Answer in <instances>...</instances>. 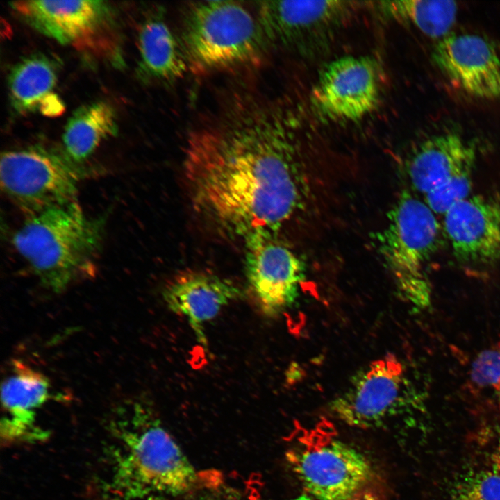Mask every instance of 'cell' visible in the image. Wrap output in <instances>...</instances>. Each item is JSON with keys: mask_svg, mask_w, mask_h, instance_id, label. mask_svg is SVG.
<instances>
[{"mask_svg": "<svg viewBox=\"0 0 500 500\" xmlns=\"http://www.w3.org/2000/svg\"><path fill=\"white\" fill-rule=\"evenodd\" d=\"M301 128L282 103L233 95L186 142L183 176L196 212L246 246L272 239L306 197Z\"/></svg>", "mask_w": 500, "mask_h": 500, "instance_id": "6da1fadb", "label": "cell"}, {"mask_svg": "<svg viewBox=\"0 0 500 500\" xmlns=\"http://www.w3.org/2000/svg\"><path fill=\"white\" fill-rule=\"evenodd\" d=\"M476 156L472 142L456 133H441L414 147L406 171L412 188L424 197L452 178L472 172Z\"/></svg>", "mask_w": 500, "mask_h": 500, "instance_id": "2e32d148", "label": "cell"}, {"mask_svg": "<svg viewBox=\"0 0 500 500\" xmlns=\"http://www.w3.org/2000/svg\"><path fill=\"white\" fill-rule=\"evenodd\" d=\"M492 462L494 467V469L500 472V438L492 454Z\"/></svg>", "mask_w": 500, "mask_h": 500, "instance_id": "d4e9b609", "label": "cell"}, {"mask_svg": "<svg viewBox=\"0 0 500 500\" xmlns=\"http://www.w3.org/2000/svg\"><path fill=\"white\" fill-rule=\"evenodd\" d=\"M140 69L151 79L172 82L181 78L188 63L182 46L162 14H153L142 24L138 35Z\"/></svg>", "mask_w": 500, "mask_h": 500, "instance_id": "ac0fdd59", "label": "cell"}, {"mask_svg": "<svg viewBox=\"0 0 500 500\" xmlns=\"http://www.w3.org/2000/svg\"><path fill=\"white\" fill-rule=\"evenodd\" d=\"M432 60L456 86L485 99H500V57L493 43L474 33L448 34L434 45Z\"/></svg>", "mask_w": 500, "mask_h": 500, "instance_id": "4fadbf2b", "label": "cell"}, {"mask_svg": "<svg viewBox=\"0 0 500 500\" xmlns=\"http://www.w3.org/2000/svg\"><path fill=\"white\" fill-rule=\"evenodd\" d=\"M361 2L350 1H265L257 16L268 44L306 58L326 51Z\"/></svg>", "mask_w": 500, "mask_h": 500, "instance_id": "ba28073f", "label": "cell"}, {"mask_svg": "<svg viewBox=\"0 0 500 500\" xmlns=\"http://www.w3.org/2000/svg\"><path fill=\"white\" fill-rule=\"evenodd\" d=\"M448 494L450 500H500V472L465 471L451 481Z\"/></svg>", "mask_w": 500, "mask_h": 500, "instance_id": "7402d4cb", "label": "cell"}, {"mask_svg": "<svg viewBox=\"0 0 500 500\" xmlns=\"http://www.w3.org/2000/svg\"><path fill=\"white\" fill-rule=\"evenodd\" d=\"M443 225L459 262L490 265L500 260V199L469 196L444 213Z\"/></svg>", "mask_w": 500, "mask_h": 500, "instance_id": "9a60e30c", "label": "cell"}, {"mask_svg": "<svg viewBox=\"0 0 500 500\" xmlns=\"http://www.w3.org/2000/svg\"><path fill=\"white\" fill-rule=\"evenodd\" d=\"M441 227L424 200L406 190L389 211L378 234L379 251L399 294L419 308L429 306L431 288L424 271L437 251Z\"/></svg>", "mask_w": 500, "mask_h": 500, "instance_id": "8992f818", "label": "cell"}, {"mask_svg": "<svg viewBox=\"0 0 500 500\" xmlns=\"http://www.w3.org/2000/svg\"><path fill=\"white\" fill-rule=\"evenodd\" d=\"M385 11L397 21L439 38L447 35L458 13L456 2L444 0H403L382 2Z\"/></svg>", "mask_w": 500, "mask_h": 500, "instance_id": "44dd1931", "label": "cell"}, {"mask_svg": "<svg viewBox=\"0 0 500 500\" xmlns=\"http://www.w3.org/2000/svg\"><path fill=\"white\" fill-rule=\"evenodd\" d=\"M11 8L39 32L112 65L122 55L111 7L103 1H17Z\"/></svg>", "mask_w": 500, "mask_h": 500, "instance_id": "52a82bcc", "label": "cell"}, {"mask_svg": "<svg viewBox=\"0 0 500 500\" xmlns=\"http://www.w3.org/2000/svg\"><path fill=\"white\" fill-rule=\"evenodd\" d=\"M195 500H214V499H212L210 498H207V497H202V498L197 499Z\"/></svg>", "mask_w": 500, "mask_h": 500, "instance_id": "484cf974", "label": "cell"}, {"mask_svg": "<svg viewBox=\"0 0 500 500\" xmlns=\"http://www.w3.org/2000/svg\"><path fill=\"white\" fill-rule=\"evenodd\" d=\"M106 427L97 500H160L194 488L195 469L149 404H119Z\"/></svg>", "mask_w": 500, "mask_h": 500, "instance_id": "7a4b0ae2", "label": "cell"}, {"mask_svg": "<svg viewBox=\"0 0 500 500\" xmlns=\"http://www.w3.org/2000/svg\"><path fill=\"white\" fill-rule=\"evenodd\" d=\"M2 417L0 433L6 444H35L49 438V431L39 424V411L55 395L49 379L22 361L11 362L1 383Z\"/></svg>", "mask_w": 500, "mask_h": 500, "instance_id": "7c38bea8", "label": "cell"}, {"mask_svg": "<svg viewBox=\"0 0 500 500\" xmlns=\"http://www.w3.org/2000/svg\"><path fill=\"white\" fill-rule=\"evenodd\" d=\"M469 378L476 388L490 395L500 410V350L479 352L471 364Z\"/></svg>", "mask_w": 500, "mask_h": 500, "instance_id": "603a6c76", "label": "cell"}, {"mask_svg": "<svg viewBox=\"0 0 500 500\" xmlns=\"http://www.w3.org/2000/svg\"><path fill=\"white\" fill-rule=\"evenodd\" d=\"M112 106L96 101L78 108L68 119L62 135L65 153L78 164L87 159L106 138L117 134Z\"/></svg>", "mask_w": 500, "mask_h": 500, "instance_id": "d6986e66", "label": "cell"}, {"mask_svg": "<svg viewBox=\"0 0 500 500\" xmlns=\"http://www.w3.org/2000/svg\"><path fill=\"white\" fill-rule=\"evenodd\" d=\"M415 400L402 363L388 354L356 372L328 410L350 426L376 428L401 415Z\"/></svg>", "mask_w": 500, "mask_h": 500, "instance_id": "30bf717a", "label": "cell"}, {"mask_svg": "<svg viewBox=\"0 0 500 500\" xmlns=\"http://www.w3.org/2000/svg\"><path fill=\"white\" fill-rule=\"evenodd\" d=\"M181 44L188 65L199 72L256 65L269 47L257 14L229 1L190 4L183 15Z\"/></svg>", "mask_w": 500, "mask_h": 500, "instance_id": "5b68a950", "label": "cell"}, {"mask_svg": "<svg viewBox=\"0 0 500 500\" xmlns=\"http://www.w3.org/2000/svg\"><path fill=\"white\" fill-rule=\"evenodd\" d=\"M472 184V172L458 175L424 196V201L435 215H444L454 204L469 197Z\"/></svg>", "mask_w": 500, "mask_h": 500, "instance_id": "cb8c5ba5", "label": "cell"}, {"mask_svg": "<svg viewBox=\"0 0 500 500\" xmlns=\"http://www.w3.org/2000/svg\"><path fill=\"white\" fill-rule=\"evenodd\" d=\"M380 67L369 56L338 58L323 67L311 92L317 115L331 122H356L377 107Z\"/></svg>", "mask_w": 500, "mask_h": 500, "instance_id": "8fae6325", "label": "cell"}, {"mask_svg": "<svg viewBox=\"0 0 500 500\" xmlns=\"http://www.w3.org/2000/svg\"><path fill=\"white\" fill-rule=\"evenodd\" d=\"M83 172L65 153L38 146L1 156V189L28 216L76 200Z\"/></svg>", "mask_w": 500, "mask_h": 500, "instance_id": "9c48e42d", "label": "cell"}, {"mask_svg": "<svg viewBox=\"0 0 500 500\" xmlns=\"http://www.w3.org/2000/svg\"><path fill=\"white\" fill-rule=\"evenodd\" d=\"M244 269L250 292L265 314L276 315L293 305L303 268L288 247L272 238L247 245Z\"/></svg>", "mask_w": 500, "mask_h": 500, "instance_id": "5bb4252c", "label": "cell"}, {"mask_svg": "<svg viewBox=\"0 0 500 500\" xmlns=\"http://www.w3.org/2000/svg\"><path fill=\"white\" fill-rule=\"evenodd\" d=\"M103 224L88 217L74 200L29 215L12 244L40 283L60 293L94 277Z\"/></svg>", "mask_w": 500, "mask_h": 500, "instance_id": "3957f363", "label": "cell"}, {"mask_svg": "<svg viewBox=\"0 0 500 500\" xmlns=\"http://www.w3.org/2000/svg\"><path fill=\"white\" fill-rule=\"evenodd\" d=\"M241 294L240 289L229 280L200 270L179 273L162 291L168 308L188 319L197 339L204 345L203 324L214 319L224 306Z\"/></svg>", "mask_w": 500, "mask_h": 500, "instance_id": "e0dca14e", "label": "cell"}, {"mask_svg": "<svg viewBox=\"0 0 500 500\" xmlns=\"http://www.w3.org/2000/svg\"><path fill=\"white\" fill-rule=\"evenodd\" d=\"M57 80V65L49 56H28L11 69L8 86L11 105L20 114L40 110L52 95Z\"/></svg>", "mask_w": 500, "mask_h": 500, "instance_id": "ffe728a7", "label": "cell"}, {"mask_svg": "<svg viewBox=\"0 0 500 500\" xmlns=\"http://www.w3.org/2000/svg\"><path fill=\"white\" fill-rule=\"evenodd\" d=\"M306 497L310 500H383L386 484L360 451L321 422L301 428L286 453Z\"/></svg>", "mask_w": 500, "mask_h": 500, "instance_id": "277c9868", "label": "cell"}]
</instances>
